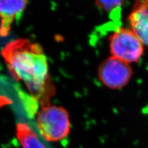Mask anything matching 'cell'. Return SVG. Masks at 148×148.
<instances>
[{
	"label": "cell",
	"instance_id": "1",
	"mask_svg": "<svg viewBox=\"0 0 148 148\" xmlns=\"http://www.w3.org/2000/svg\"><path fill=\"white\" fill-rule=\"evenodd\" d=\"M1 54L12 77L25 83L30 96L41 108L50 105L54 86L51 82L47 59L41 46L26 39H18L4 46Z\"/></svg>",
	"mask_w": 148,
	"mask_h": 148
},
{
	"label": "cell",
	"instance_id": "2",
	"mask_svg": "<svg viewBox=\"0 0 148 148\" xmlns=\"http://www.w3.org/2000/svg\"><path fill=\"white\" fill-rule=\"evenodd\" d=\"M36 123L41 135L49 142H58L67 137L71 122L68 111L61 106L42 108L37 114Z\"/></svg>",
	"mask_w": 148,
	"mask_h": 148
},
{
	"label": "cell",
	"instance_id": "3",
	"mask_svg": "<svg viewBox=\"0 0 148 148\" xmlns=\"http://www.w3.org/2000/svg\"><path fill=\"white\" fill-rule=\"evenodd\" d=\"M109 41L111 56L130 64L137 62L144 53V44L130 29L117 28Z\"/></svg>",
	"mask_w": 148,
	"mask_h": 148
},
{
	"label": "cell",
	"instance_id": "4",
	"mask_svg": "<svg viewBox=\"0 0 148 148\" xmlns=\"http://www.w3.org/2000/svg\"><path fill=\"white\" fill-rule=\"evenodd\" d=\"M98 74L104 86L111 90H120L131 80L133 71L130 64L110 56L100 64Z\"/></svg>",
	"mask_w": 148,
	"mask_h": 148
},
{
	"label": "cell",
	"instance_id": "5",
	"mask_svg": "<svg viewBox=\"0 0 148 148\" xmlns=\"http://www.w3.org/2000/svg\"><path fill=\"white\" fill-rule=\"evenodd\" d=\"M27 5V0H0V36H6L14 22L18 21Z\"/></svg>",
	"mask_w": 148,
	"mask_h": 148
},
{
	"label": "cell",
	"instance_id": "6",
	"mask_svg": "<svg viewBox=\"0 0 148 148\" xmlns=\"http://www.w3.org/2000/svg\"><path fill=\"white\" fill-rule=\"evenodd\" d=\"M131 30L148 46V0H136L128 16Z\"/></svg>",
	"mask_w": 148,
	"mask_h": 148
},
{
	"label": "cell",
	"instance_id": "7",
	"mask_svg": "<svg viewBox=\"0 0 148 148\" xmlns=\"http://www.w3.org/2000/svg\"><path fill=\"white\" fill-rule=\"evenodd\" d=\"M16 136L22 148H46L38 135L25 123L17 125Z\"/></svg>",
	"mask_w": 148,
	"mask_h": 148
},
{
	"label": "cell",
	"instance_id": "8",
	"mask_svg": "<svg viewBox=\"0 0 148 148\" xmlns=\"http://www.w3.org/2000/svg\"><path fill=\"white\" fill-rule=\"evenodd\" d=\"M125 0H95L96 6L108 13L115 14L121 9Z\"/></svg>",
	"mask_w": 148,
	"mask_h": 148
},
{
	"label": "cell",
	"instance_id": "9",
	"mask_svg": "<svg viewBox=\"0 0 148 148\" xmlns=\"http://www.w3.org/2000/svg\"><path fill=\"white\" fill-rule=\"evenodd\" d=\"M12 101L9 99L8 98H6L5 96L0 95V108L3 107L4 106L11 104Z\"/></svg>",
	"mask_w": 148,
	"mask_h": 148
}]
</instances>
